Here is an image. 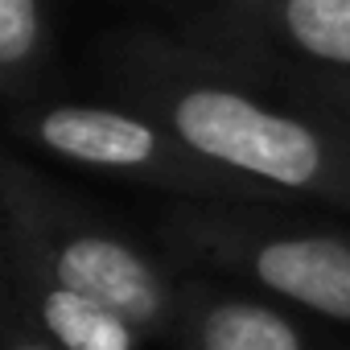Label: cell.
<instances>
[{
	"mask_svg": "<svg viewBox=\"0 0 350 350\" xmlns=\"http://www.w3.org/2000/svg\"><path fill=\"white\" fill-rule=\"evenodd\" d=\"M103 99L161 120L206 161L288 198L350 215V124L231 75L152 25H120L91 50Z\"/></svg>",
	"mask_w": 350,
	"mask_h": 350,
	"instance_id": "cell-1",
	"label": "cell"
},
{
	"mask_svg": "<svg viewBox=\"0 0 350 350\" xmlns=\"http://www.w3.org/2000/svg\"><path fill=\"white\" fill-rule=\"evenodd\" d=\"M0 243L128 317L152 346L173 350L190 272L58 186L17 148L5 152L0 169Z\"/></svg>",
	"mask_w": 350,
	"mask_h": 350,
	"instance_id": "cell-2",
	"label": "cell"
},
{
	"mask_svg": "<svg viewBox=\"0 0 350 350\" xmlns=\"http://www.w3.org/2000/svg\"><path fill=\"white\" fill-rule=\"evenodd\" d=\"M152 243L186 272L243 280L350 325V231L305 223L288 206L169 198L152 215Z\"/></svg>",
	"mask_w": 350,
	"mask_h": 350,
	"instance_id": "cell-3",
	"label": "cell"
},
{
	"mask_svg": "<svg viewBox=\"0 0 350 350\" xmlns=\"http://www.w3.org/2000/svg\"><path fill=\"white\" fill-rule=\"evenodd\" d=\"M9 128L21 144L58 157L75 169L99 178L161 190L173 202H260V206H293L297 198L247 182L239 173L206 161L182 136H173L161 120L111 103V99H58L46 95L9 111Z\"/></svg>",
	"mask_w": 350,
	"mask_h": 350,
	"instance_id": "cell-4",
	"label": "cell"
},
{
	"mask_svg": "<svg viewBox=\"0 0 350 350\" xmlns=\"http://www.w3.org/2000/svg\"><path fill=\"white\" fill-rule=\"evenodd\" d=\"M0 301L58 350H148L152 342L103 301L62 284L38 260L0 243Z\"/></svg>",
	"mask_w": 350,
	"mask_h": 350,
	"instance_id": "cell-5",
	"label": "cell"
},
{
	"mask_svg": "<svg viewBox=\"0 0 350 350\" xmlns=\"http://www.w3.org/2000/svg\"><path fill=\"white\" fill-rule=\"evenodd\" d=\"M211 62L243 79L268 66L350 75V0H276L231 54Z\"/></svg>",
	"mask_w": 350,
	"mask_h": 350,
	"instance_id": "cell-6",
	"label": "cell"
},
{
	"mask_svg": "<svg viewBox=\"0 0 350 350\" xmlns=\"http://www.w3.org/2000/svg\"><path fill=\"white\" fill-rule=\"evenodd\" d=\"M173 350H313V342L276 301L231 293L190 272Z\"/></svg>",
	"mask_w": 350,
	"mask_h": 350,
	"instance_id": "cell-7",
	"label": "cell"
},
{
	"mask_svg": "<svg viewBox=\"0 0 350 350\" xmlns=\"http://www.w3.org/2000/svg\"><path fill=\"white\" fill-rule=\"evenodd\" d=\"M54 0H0V95L17 111L50 95Z\"/></svg>",
	"mask_w": 350,
	"mask_h": 350,
	"instance_id": "cell-8",
	"label": "cell"
},
{
	"mask_svg": "<svg viewBox=\"0 0 350 350\" xmlns=\"http://www.w3.org/2000/svg\"><path fill=\"white\" fill-rule=\"evenodd\" d=\"M276 0H140L144 25L186 42L202 58L231 54L264 17Z\"/></svg>",
	"mask_w": 350,
	"mask_h": 350,
	"instance_id": "cell-9",
	"label": "cell"
},
{
	"mask_svg": "<svg viewBox=\"0 0 350 350\" xmlns=\"http://www.w3.org/2000/svg\"><path fill=\"white\" fill-rule=\"evenodd\" d=\"M252 83L276 87L288 99H301L317 111H329L350 124V75H329V70H305V66H268Z\"/></svg>",
	"mask_w": 350,
	"mask_h": 350,
	"instance_id": "cell-10",
	"label": "cell"
},
{
	"mask_svg": "<svg viewBox=\"0 0 350 350\" xmlns=\"http://www.w3.org/2000/svg\"><path fill=\"white\" fill-rule=\"evenodd\" d=\"M0 313H5V350H58L50 338H42L13 305L0 301Z\"/></svg>",
	"mask_w": 350,
	"mask_h": 350,
	"instance_id": "cell-11",
	"label": "cell"
}]
</instances>
